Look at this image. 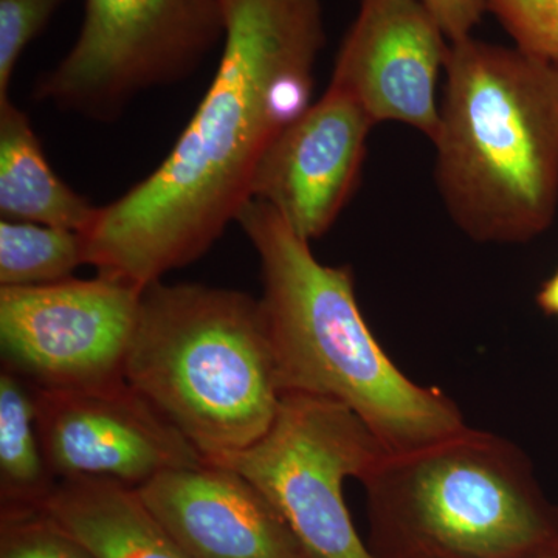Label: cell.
Masks as SVG:
<instances>
[{"label":"cell","instance_id":"cell-12","mask_svg":"<svg viewBox=\"0 0 558 558\" xmlns=\"http://www.w3.org/2000/svg\"><path fill=\"white\" fill-rule=\"evenodd\" d=\"M137 490L190 558H315L270 499L223 465L170 470Z\"/></svg>","mask_w":558,"mask_h":558},{"label":"cell","instance_id":"cell-20","mask_svg":"<svg viewBox=\"0 0 558 558\" xmlns=\"http://www.w3.org/2000/svg\"><path fill=\"white\" fill-rule=\"evenodd\" d=\"M449 43L468 39L486 14L484 0H422Z\"/></svg>","mask_w":558,"mask_h":558},{"label":"cell","instance_id":"cell-17","mask_svg":"<svg viewBox=\"0 0 558 558\" xmlns=\"http://www.w3.org/2000/svg\"><path fill=\"white\" fill-rule=\"evenodd\" d=\"M0 558H97L44 509L0 512Z\"/></svg>","mask_w":558,"mask_h":558},{"label":"cell","instance_id":"cell-8","mask_svg":"<svg viewBox=\"0 0 558 558\" xmlns=\"http://www.w3.org/2000/svg\"><path fill=\"white\" fill-rule=\"evenodd\" d=\"M143 289L97 275L0 288L3 368L36 388L124 380Z\"/></svg>","mask_w":558,"mask_h":558},{"label":"cell","instance_id":"cell-2","mask_svg":"<svg viewBox=\"0 0 558 558\" xmlns=\"http://www.w3.org/2000/svg\"><path fill=\"white\" fill-rule=\"evenodd\" d=\"M236 222L258 253L263 307L282 395L337 400L388 451L428 446L465 427L457 403L410 380L373 336L347 267L319 263L311 242L264 202Z\"/></svg>","mask_w":558,"mask_h":558},{"label":"cell","instance_id":"cell-6","mask_svg":"<svg viewBox=\"0 0 558 558\" xmlns=\"http://www.w3.org/2000/svg\"><path fill=\"white\" fill-rule=\"evenodd\" d=\"M223 36V0H84L78 36L36 98L116 120L143 92L193 75Z\"/></svg>","mask_w":558,"mask_h":558},{"label":"cell","instance_id":"cell-18","mask_svg":"<svg viewBox=\"0 0 558 558\" xmlns=\"http://www.w3.org/2000/svg\"><path fill=\"white\" fill-rule=\"evenodd\" d=\"M517 49L558 64V0H484Z\"/></svg>","mask_w":558,"mask_h":558},{"label":"cell","instance_id":"cell-4","mask_svg":"<svg viewBox=\"0 0 558 558\" xmlns=\"http://www.w3.org/2000/svg\"><path fill=\"white\" fill-rule=\"evenodd\" d=\"M124 380L204 461L252 446L282 399L260 301L193 282L143 289Z\"/></svg>","mask_w":558,"mask_h":558},{"label":"cell","instance_id":"cell-22","mask_svg":"<svg viewBox=\"0 0 558 558\" xmlns=\"http://www.w3.org/2000/svg\"><path fill=\"white\" fill-rule=\"evenodd\" d=\"M524 558H558V546H556V548L545 550V553L535 554V556Z\"/></svg>","mask_w":558,"mask_h":558},{"label":"cell","instance_id":"cell-19","mask_svg":"<svg viewBox=\"0 0 558 558\" xmlns=\"http://www.w3.org/2000/svg\"><path fill=\"white\" fill-rule=\"evenodd\" d=\"M65 0H0V102L10 100L11 78L25 49L50 24Z\"/></svg>","mask_w":558,"mask_h":558},{"label":"cell","instance_id":"cell-13","mask_svg":"<svg viewBox=\"0 0 558 558\" xmlns=\"http://www.w3.org/2000/svg\"><path fill=\"white\" fill-rule=\"evenodd\" d=\"M43 509L97 558H190L137 488L100 480L58 481Z\"/></svg>","mask_w":558,"mask_h":558},{"label":"cell","instance_id":"cell-7","mask_svg":"<svg viewBox=\"0 0 558 558\" xmlns=\"http://www.w3.org/2000/svg\"><path fill=\"white\" fill-rule=\"evenodd\" d=\"M385 451L343 403L290 392L252 446L205 462L258 487L315 558H374L349 515L343 484L365 478Z\"/></svg>","mask_w":558,"mask_h":558},{"label":"cell","instance_id":"cell-21","mask_svg":"<svg viewBox=\"0 0 558 558\" xmlns=\"http://www.w3.org/2000/svg\"><path fill=\"white\" fill-rule=\"evenodd\" d=\"M537 301L543 312L558 317V270L543 284Z\"/></svg>","mask_w":558,"mask_h":558},{"label":"cell","instance_id":"cell-14","mask_svg":"<svg viewBox=\"0 0 558 558\" xmlns=\"http://www.w3.org/2000/svg\"><path fill=\"white\" fill-rule=\"evenodd\" d=\"M98 208L50 167L31 120L11 100L0 102V215L84 233Z\"/></svg>","mask_w":558,"mask_h":558},{"label":"cell","instance_id":"cell-11","mask_svg":"<svg viewBox=\"0 0 558 558\" xmlns=\"http://www.w3.org/2000/svg\"><path fill=\"white\" fill-rule=\"evenodd\" d=\"M373 126L357 100L330 83L271 143L252 199L274 208L303 240H318L354 194Z\"/></svg>","mask_w":558,"mask_h":558},{"label":"cell","instance_id":"cell-3","mask_svg":"<svg viewBox=\"0 0 558 558\" xmlns=\"http://www.w3.org/2000/svg\"><path fill=\"white\" fill-rule=\"evenodd\" d=\"M436 182L472 240L519 244L558 209V64L470 36L450 43Z\"/></svg>","mask_w":558,"mask_h":558},{"label":"cell","instance_id":"cell-1","mask_svg":"<svg viewBox=\"0 0 558 558\" xmlns=\"http://www.w3.org/2000/svg\"><path fill=\"white\" fill-rule=\"evenodd\" d=\"M223 14L218 69L167 159L81 233L101 277L145 289L204 256L252 201L271 143L312 105L322 0H223Z\"/></svg>","mask_w":558,"mask_h":558},{"label":"cell","instance_id":"cell-10","mask_svg":"<svg viewBox=\"0 0 558 558\" xmlns=\"http://www.w3.org/2000/svg\"><path fill=\"white\" fill-rule=\"evenodd\" d=\"M447 40L422 0H360L330 83L354 97L374 124H409L435 143Z\"/></svg>","mask_w":558,"mask_h":558},{"label":"cell","instance_id":"cell-15","mask_svg":"<svg viewBox=\"0 0 558 558\" xmlns=\"http://www.w3.org/2000/svg\"><path fill=\"white\" fill-rule=\"evenodd\" d=\"M57 484L44 457L32 385L3 368L0 374V512L43 509Z\"/></svg>","mask_w":558,"mask_h":558},{"label":"cell","instance_id":"cell-5","mask_svg":"<svg viewBox=\"0 0 558 558\" xmlns=\"http://www.w3.org/2000/svg\"><path fill=\"white\" fill-rule=\"evenodd\" d=\"M374 558H524L558 546V510L508 440L464 428L385 451L362 480Z\"/></svg>","mask_w":558,"mask_h":558},{"label":"cell","instance_id":"cell-16","mask_svg":"<svg viewBox=\"0 0 558 558\" xmlns=\"http://www.w3.org/2000/svg\"><path fill=\"white\" fill-rule=\"evenodd\" d=\"M86 264L78 231L43 223L0 222V288H31L73 278Z\"/></svg>","mask_w":558,"mask_h":558},{"label":"cell","instance_id":"cell-9","mask_svg":"<svg viewBox=\"0 0 558 558\" xmlns=\"http://www.w3.org/2000/svg\"><path fill=\"white\" fill-rule=\"evenodd\" d=\"M32 388L44 457L57 481L100 480L140 488L161 473L204 462L126 380Z\"/></svg>","mask_w":558,"mask_h":558}]
</instances>
